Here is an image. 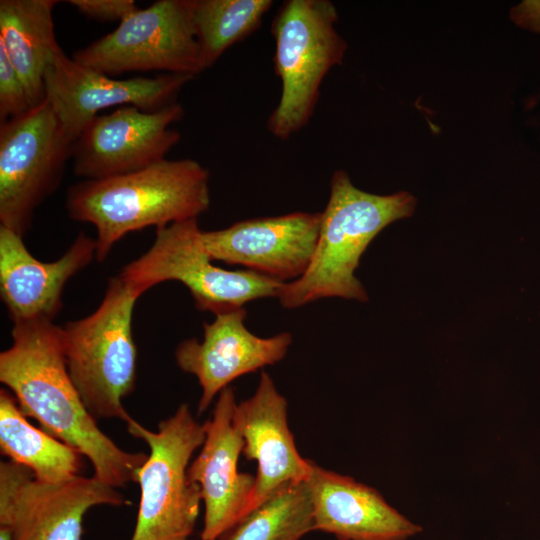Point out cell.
<instances>
[{"label": "cell", "mask_w": 540, "mask_h": 540, "mask_svg": "<svg viewBox=\"0 0 540 540\" xmlns=\"http://www.w3.org/2000/svg\"><path fill=\"white\" fill-rule=\"evenodd\" d=\"M11 337L0 353V381L22 412L85 456L97 480L114 488L137 483L148 454L123 450L98 427L68 373L61 327L47 320L20 322Z\"/></svg>", "instance_id": "obj_1"}, {"label": "cell", "mask_w": 540, "mask_h": 540, "mask_svg": "<svg viewBox=\"0 0 540 540\" xmlns=\"http://www.w3.org/2000/svg\"><path fill=\"white\" fill-rule=\"evenodd\" d=\"M209 171L193 159H164L128 174L70 186L65 208L96 229V260L102 262L125 235L197 219L210 206Z\"/></svg>", "instance_id": "obj_2"}, {"label": "cell", "mask_w": 540, "mask_h": 540, "mask_svg": "<svg viewBox=\"0 0 540 540\" xmlns=\"http://www.w3.org/2000/svg\"><path fill=\"white\" fill-rule=\"evenodd\" d=\"M416 198L409 192L376 195L353 185L344 170H336L330 181V195L321 212L319 239L306 272L285 282L277 298L286 309L314 301L339 297L368 301L362 283L355 276L362 254L389 224L410 217Z\"/></svg>", "instance_id": "obj_3"}, {"label": "cell", "mask_w": 540, "mask_h": 540, "mask_svg": "<svg viewBox=\"0 0 540 540\" xmlns=\"http://www.w3.org/2000/svg\"><path fill=\"white\" fill-rule=\"evenodd\" d=\"M142 294L119 275L111 277L98 308L61 327L68 373L95 419L125 423L132 419L123 399L135 387L137 349L132 321Z\"/></svg>", "instance_id": "obj_4"}, {"label": "cell", "mask_w": 540, "mask_h": 540, "mask_svg": "<svg viewBox=\"0 0 540 540\" xmlns=\"http://www.w3.org/2000/svg\"><path fill=\"white\" fill-rule=\"evenodd\" d=\"M329 0H287L273 18L274 70L281 96L267 120L269 132L287 140L312 118L327 73L342 64L347 43L337 32Z\"/></svg>", "instance_id": "obj_5"}, {"label": "cell", "mask_w": 540, "mask_h": 540, "mask_svg": "<svg viewBox=\"0 0 540 540\" xmlns=\"http://www.w3.org/2000/svg\"><path fill=\"white\" fill-rule=\"evenodd\" d=\"M128 433L149 447L138 472L140 501L130 540H188L199 514L201 491L188 477L193 453L205 440V425L187 403L152 431L133 418Z\"/></svg>", "instance_id": "obj_6"}, {"label": "cell", "mask_w": 540, "mask_h": 540, "mask_svg": "<svg viewBox=\"0 0 540 540\" xmlns=\"http://www.w3.org/2000/svg\"><path fill=\"white\" fill-rule=\"evenodd\" d=\"M197 219L156 229L150 248L118 274L143 294L165 282L178 281L195 307L215 316L243 308L248 302L276 297L285 282L252 270L229 271L213 264Z\"/></svg>", "instance_id": "obj_7"}, {"label": "cell", "mask_w": 540, "mask_h": 540, "mask_svg": "<svg viewBox=\"0 0 540 540\" xmlns=\"http://www.w3.org/2000/svg\"><path fill=\"white\" fill-rule=\"evenodd\" d=\"M193 0H158L137 9L117 28L72 54L78 64L118 76L163 71L197 76L206 66L196 40Z\"/></svg>", "instance_id": "obj_8"}, {"label": "cell", "mask_w": 540, "mask_h": 540, "mask_svg": "<svg viewBox=\"0 0 540 540\" xmlns=\"http://www.w3.org/2000/svg\"><path fill=\"white\" fill-rule=\"evenodd\" d=\"M73 144L46 98L0 124V226L24 237L61 183Z\"/></svg>", "instance_id": "obj_9"}, {"label": "cell", "mask_w": 540, "mask_h": 540, "mask_svg": "<svg viewBox=\"0 0 540 540\" xmlns=\"http://www.w3.org/2000/svg\"><path fill=\"white\" fill-rule=\"evenodd\" d=\"M128 503L116 488L94 476L47 483L22 465L0 463V526L13 540H82L84 517L91 508Z\"/></svg>", "instance_id": "obj_10"}, {"label": "cell", "mask_w": 540, "mask_h": 540, "mask_svg": "<svg viewBox=\"0 0 540 540\" xmlns=\"http://www.w3.org/2000/svg\"><path fill=\"white\" fill-rule=\"evenodd\" d=\"M178 102L155 111L132 105L97 115L75 140L72 166L76 176L97 180L128 174L165 158L180 141L170 125L183 118Z\"/></svg>", "instance_id": "obj_11"}, {"label": "cell", "mask_w": 540, "mask_h": 540, "mask_svg": "<svg viewBox=\"0 0 540 540\" xmlns=\"http://www.w3.org/2000/svg\"><path fill=\"white\" fill-rule=\"evenodd\" d=\"M193 78L162 73L116 79L78 64L60 48L44 75L45 98L74 143L100 110L125 105L148 112L161 109L177 102L179 92Z\"/></svg>", "instance_id": "obj_12"}, {"label": "cell", "mask_w": 540, "mask_h": 540, "mask_svg": "<svg viewBox=\"0 0 540 540\" xmlns=\"http://www.w3.org/2000/svg\"><path fill=\"white\" fill-rule=\"evenodd\" d=\"M321 212H294L242 220L203 231L212 260L242 265L284 282L299 279L308 269L319 239Z\"/></svg>", "instance_id": "obj_13"}, {"label": "cell", "mask_w": 540, "mask_h": 540, "mask_svg": "<svg viewBox=\"0 0 540 540\" xmlns=\"http://www.w3.org/2000/svg\"><path fill=\"white\" fill-rule=\"evenodd\" d=\"M246 316L245 307L216 315L203 323L202 340L186 339L175 349L177 366L194 375L201 386L198 414L235 379L281 361L292 344L289 332L256 336L245 326Z\"/></svg>", "instance_id": "obj_14"}, {"label": "cell", "mask_w": 540, "mask_h": 540, "mask_svg": "<svg viewBox=\"0 0 540 540\" xmlns=\"http://www.w3.org/2000/svg\"><path fill=\"white\" fill-rule=\"evenodd\" d=\"M288 404L271 376L262 371L254 394L236 403L233 425L243 438L242 453L257 462L255 484L243 517L289 483L305 482L312 461L299 454L288 426Z\"/></svg>", "instance_id": "obj_15"}, {"label": "cell", "mask_w": 540, "mask_h": 540, "mask_svg": "<svg viewBox=\"0 0 540 540\" xmlns=\"http://www.w3.org/2000/svg\"><path fill=\"white\" fill-rule=\"evenodd\" d=\"M236 405L232 387L223 389L205 425V440L188 467L205 505L200 540H216L239 521L255 484V476L238 470L243 438L233 425Z\"/></svg>", "instance_id": "obj_16"}, {"label": "cell", "mask_w": 540, "mask_h": 540, "mask_svg": "<svg viewBox=\"0 0 540 540\" xmlns=\"http://www.w3.org/2000/svg\"><path fill=\"white\" fill-rule=\"evenodd\" d=\"M96 239L78 234L55 261L36 259L23 237L0 226V296L15 323L53 321L62 309L68 281L96 258Z\"/></svg>", "instance_id": "obj_17"}, {"label": "cell", "mask_w": 540, "mask_h": 540, "mask_svg": "<svg viewBox=\"0 0 540 540\" xmlns=\"http://www.w3.org/2000/svg\"><path fill=\"white\" fill-rule=\"evenodd\" d=\"M314 531L338 540H405L421 531L375 489L312 461L306 480Z\"/></svg>", "instance_id": "obj_18"}, {"label": "cell", "mask_w": 540, "mask_h": 540, "mask_svg": "<svg viewBox=\"0 0 540 540\" xmlns=\"http://www.w3.org/2000/svg\"><path fill=\"white\" fill-rule=\"evenodd\" d=\"M56 0H1L0 45L24 83L32 107L45 98L44 75L61 48L55 37Z\"/></svg>", "instance_id": "obj_19"}, {"label": "cell", "mask_w": 540, "mask_h": 540, "mask_svg": "<svg viewBox=\"0 0 540 540\" xmlns=\"http://www.w3.org/2000/svg\"><path fill=\"white\" fill-rule=\"evenodd\" d=\"M0 450L16 464L29 469L47 483H61L77 476L82 454L75 448L33 426L20 409L16 398L0 390Z\"/></svg>", "instance_id": "obj_20"}, {"label": "cell", "mask_w": 540, "mask_h": 540, "mask_svg": "<svg viewBox=\"0 0 540 540\" xmlns=\"http://www.w3.org/2000/svg\"><path fill=\"white\" fill-rule=\"evenodd\" d=\"M312 531V502L305 481L283 486L216 540H301Z\"/></svg>", "instance_id": "obj_21"}, {"label": "cell", "mask_w": 540, "mask_h": 540, "mask_svg": "<svg viewBox=\"0 0 540 540\" xmlns=\"http://www.w3.org/2000/svg\"><path fill=\"white\" fill-rule=\"evenodd\" d=\"M272 4L271 0H193V28L206 69L255 32Z\"/></svg>", "instance_id": "obj_22"}, {"label": "cell", "mask_w": 540, "mask_h": 540, "mask_svg": "<svg viewBox=\"0 0 540 540\" xmlns=\"http://www.w3.org/2000/svg\"><path fill=\"white\" fill-rule=\"evenodd\" d=\"M32 108L26 88L0 45V121L18 117Z\"/></svg>", "instance_id": "obj_23"}, {"label": "cell", "mask_w": 540, "mask_h": 540, "mask_svg": "<svg viewBox=\"0 0 540 540\" xmlns=\"http://www.w3.org/2000/svg\"><path fill=\"white\" fill-rule=\"evenodd\" d=\"M81 14L98 21H122L138 8L134 0H69Z\"/></svg>", "instance_id": "obj_24"}, {"label": "cell", "mask_w": 540, "mask_h": 540, "mask_svg": "<svg viewBox=\"0 0 540 540\" xmlns=\"http://www.w3.org/2000/svg\"><path fill=\"white\" fill-rule=\"evenodd\" d=\"M514 18L518 24L540 32V1L523 2L515 8Z\"/></svg>", "instance_id": "obj_25"}, {"label": "cell", "mask_w": 540, "mask_h": 540, "mask_svg": "<svg viewBox=\"0 0 540 540\" xmlns=\"http://www.w3.org/2000/svg\"><path fill=\"white\" fill-rule=\"evenodd\" d=\"M0 540H13L9 530L2 526H0Z\"/></svg>", "instance_id": "obj_26"}]
</instances>
